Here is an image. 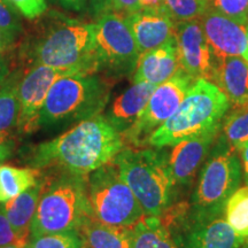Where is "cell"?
Listing matches in <instances>:
<instances>
[{
	"mask_svg": "<svg viewBox=\"0 0 248 248\" xmlns=\"http://www.w3.org/2000/svg\"><path fill=\"white\" fill-rule=\"evenodd\" d=\"M125 148V140L106 120L97 115L78 122L52 140L31 147V168H60L64 172L88 176L115 159Z\"/></svg>",
	"mask_w": 248,
	"mask_h": 248,
	"instance_id": "6da1fadb",
	"label": "cell"
},
{
	"mask_svg": "<svg viewBox=\"0 0 248 248\" xmlns=\"http://www.w3.org/2000/svg\"><path fill=\"white\" fill-rule=\"evenodd\" d=\"M23 54L32 66L42 64L85 75L97 74L95 24L49 12L23 46Z\"/></svg>",
	"mask_w": 248,
	"mask_h": 248,
	"instance_id": "7a4b0ae2",
	"label": "cell"
},
{
	"mask_svg": "<svg viewBox=\"0 0 248 248\" xmlns=\"http://www.w3.org/2000/svg\"><path fill=\"white\" fill-rule=\"evenodd\" d=\"M146 216L161 217L171 206L173 179L169 153L163 148H124L111 161Z\"/></svg>",
	"mask_w": 248,
	"mask_h": 248,
	"instance_id": "3957f363",
	"label": "cell"
},
{
	"mask_svg": "<svg viewBox=\"0 0 248 248\" xmlns=\"http://www.w3.org/2000/svg\"><path fill=\"white\" fill-rule=\"evenodd\" d=\"M230 101L210 80H194L176 113L152 133L147 145L164 148L173 146L222 124Z\"/></svg>",
	"mask_w": 248,
	"mask_h": 248,
	"instance_id": "277c9868",
	"label": "cell"
},
{
	"mask_svg": "<svg viewBox=\"0 0 248 248\" xmlns=\"http://www.w3.org/2000/svg\"><path fill=\"white\" fill-rule=\"evenodd\" d=\"M110 97V86L95 74H74L52 85L40 110L38 129L82 122L100 115Z\"/></svg>",
	"mask_w": 248,
	"mask_h": 248,
	"instance_id": "5b68a950",
	"label": "cell"
},
{
	"mask_svg": "<svg viewBox=\"0 0 248 248\" xmlns=\"http://www.w3.org/2000/svg\"><path fill=\"white\" fill-rule=\"evenodd\" d=\"M85 176L64 172L46 183L30 228V238L48 233L79 232L90 215Z\"/></svg>",
	"mask_w": 248,
	"mask_h": 248,
	"instance_id": "8992f818",
	"label": "cell"
},
{
	"mask_svg": "<svg viewBox=\"0 0 248 248\" xmlns=\"http://www.w3.org/2000/svg\"><path fill=\"white\" fill-rule=\"evenodd\" d=\"M243 177L241 161L221 133L201 169L188 213L194 217L224 213L226 201L239 187Z\"/></svg>",
	"mask_w": 248,
	"mask_h": 248,
	"instance_id": "52a82bcc",
	"label": "cell"
},
{
	"mask_svg": "<svg viewBox=\"0 0 248 248\" xmlns=\"http://www.w3.org/2000/svg\"><path fill=\"white\" fill-rule=\"evenodd\" d=\"M85 188L90 215L99 222L129 228L145 216L137 198L113 162L89 173Z\"/></svg>",
	"mask_w": 248,
	"mask_h": 248,
	"instance_id": "ba28073f",
	"label": "cell"
},
{
	"mask_svg": "<svg viewBox=\"0 0 248 248\" xmlns=\"http://www.w3.org/2000/svg\"><path fill=\"white\" fill-rule=\"evenodd\" d=\"M179 248H241L245 239L226 222L224 213L194 217L185 207L161 216Z\"/></svg>",
	"mask_w": 248,
	"mask_h": 248,
	"instance_id": "9c48e42d",
	"label": "cell"
},
{
	"mask_svg": "<svg viewBox=\"0 0 248 248\" xmlns=\"http://www.w3.org/2000/svg\"><path fill=\"white\" fill-rule=\"evenodd\" d=\"M94 24L99 71H105L110 77L135 73L140 53L124 17L109 12L97 18Z\"/></svg>",
	"mask_w": 248,
	"mask_h": 248,
	"instance_id": "30bf717a",
	"label": "cell"
},
{
	"mask_svg": "<svg viewBox=\"0 0 248 248\" xmlns=\"http://www.w3.org/2000/svg\"><path fill=\"white\" fill-rule=\"evenodd\" d=\"M193 83L194 79L181 69L171 78L157 85L138 120L123 135L124 140L135 147L147 145L152 133L176 113Z\"/></svg>",
	"mask_w": 248,
	"mask_h": 248,
	"instance_id": "8fae6325",
	"label": "cell"
},
{
	"mask_svg": "<svg viewBox=\"0 0 248 248\" xmlns=\"http://www.w3.org/2000/svg\"><path fill=\"white\" fill-rule=\"evenodd\" d=\"M75 73L48 66H32L23 74L18 86L20 115L16 130L21 135H30L38 130V119L52 85L61 77Z\"/></svg>",
	"mask_w": 248,
	"mask_h": 248,
	"instance_id": "7c38bea8",
	"label": "cell"
},
{
	"mask_svg": "<svg viewBox=\"0 0 248 248\" xmlns=\"http://www.w3.org/2000/svg\"><path fill=\"white\" fill-rule=\"evenodd\" d=\"M181 68L194 80H212L215 57L199 18L177 24L176 29Z\"/></svg>",
	"mask_w": 248,
	"mask_h": 248,
	"instance_id": "4fadbf2b",
	"label": "cell"
},
{
	"mask_svg": "<svg viewBox=\"0 0 248 248\" xmlns=\"http://www.w3.org/2000/svg\"><path fill=\"white\" fill-rule=\"evenodd\" d=\"M199 21L214 57L245 59L248 47L246 27L212 8H207Z\"/></svg>",
	"mask_w": 248,
	"mask_h": 248,
	"instance_id": "5bb4252c",
	"label": "cell"
},
{
	"mask_svg": "<svg viewBox=\"0 0 248 248\" xmlns=\"http://www.w3.org/2000/svg\"><path fill=\"white\" fill-rule=\"evenodd\" d=\"M124 20L131 30L140 54L159 47L176 37L177 23L164 6L156 9L140 8Z\"/></svg>",
	"mask_w": 248,
	"mask_h": 248,
	"instance_id": "9a60e30c",
	"label": "cell"
},
{
	"mask_svg": "<svg viewBox=\"0 0 248 248\" xmlns=\"http://www.w3.org/2000/svg\"><path fill=\"white\" fill-rule=\"evenodd\" d=\"M221 126L222 124L197 137L186 139L171 146L169 164L176 185H186L192 182L221 133Z\"/></svg>",
	"mask_w": 248,
	"mask_h": 248,
	"instance_id": "2e32d148",
	"label": "cell"
},
{
	"mask_svg": "<svg viewBox=\"0 0 248 248\" xmlns=\"http://www.w3.org/2000/svg\"><path fill=\"white\" fill-rule=\"evenodd\" d=\"M181 69L175 37L166 44L140 54L132 82H145L157 86L171 78Z\"/></svg>",
	"mask_w": 248,
	"mask_h": 248,
	"instance_id": "e0dca14e",
	"label": "cell"
},
{
	"mask_svg": "<svg viewBox=\"0 0 248 248\" xmlns=\"http://www.w3.org/2000/svg\"><path fill=\"white\" fill-rule=\"evenodd\" d=\"M155 88L150 83H133L111 102L105 114L106 120L123 136L138 120Z\"/></svg>",
	"mask_w": 248,
	"mask_h": 248,
	"instance_id": "ac0fdd59",
	"label": "cell"
},
{
	"mask_svg": "<svg viewBox=\"0 0 248 248\" xmlns=\"http://www.w3.org/2000/svg\"><path fill=\"white\" fill-rule=\"evenodd\" d=\"M234 107L248 104V61L241 57L215 59L212 80Z\"/></svg>",
	"mask_w": 248,
	"mask_h": 248,
	"instance_id": "d6986e66",
	"label": "cell"
},
{
	"mask_svg": "<svg viewBox=\"0 0 248 248\" xmlns=\"http://www.w3.org/2000/svg\"><path fill=\"white\" fill-rule=\"evenodd\" d=\"M45 185V179L39 178L35 185L23 193L2 203L9 223L21 238H30L31 223Z\"/></svg>",
	"mask_w": 248,
	"mask_h": 248,
	"instance_id": "ffe728a7",
	"label": "cell"
},
{
	"mask_svg": "<svg viewBox=\"0 0 248 248\" xmlns=\"http://www.w3.org/2000/svg\"><path fill=\"white\" fill-rule=\"evenodd\" d=\"M128 230L131 248H179L160 217L145 215Z\"/></svg>",
	"mask_w": 248,
	"mask_h": 248,
	"instance_id": "44dd1931",
	"label": "cell"
},
{
	"mask_svg": "<svg viewBox=\"0 0 248 248\" xmlns=\"http://www.w3.org/2000/svg\"><path fill=\"white\" fill-rule=\"evenodd\" d=\"M86 248H131L128 228L108 225L89 216L79 229Z\"/></svg>",
	"mask_w": 248,
	"mask_h": 248,
	"instance_id": "7402d4cb",
	"label": "cell"
},
{
	"mask_svg": "<svg viewBox=\"0 0 248 248\" xmlns=\"http://www.w3.org/2000/svg\"><path fill=\"white\" fill-rule=\"evenodd\" d=\"M22 76V69L11 71L0 88V135L2 136H8L9 132L17 126L20 115L18 86Z\"/></svg>",
	"mask_w": 248,
	"mask_h": 248,
	"instance_id": "603a6c76",
	"label": "cell"
},
{
	"mask_svg": "<svg viewBox=\"0 0 248 248\" xmlns=\"http://www.w3.org/2000/svg\"><path fill=\"white\" fill-rule=\"evenodd\" d=\"M40 170L0 164V203L17 197L38 182Z\"/></svg>",
	"mask_w": 248,
	"mask_h": 248,
	"instance_id": "cb8c5ba5",
	"label": "cell"
},
{
	"mask_svg": "<svg viewBox=\"0 0 248 248\" xmlns=\"http://www.w3.org/2000/svg\"><path fill=\"white\" fill-rule=\"evenodd\" d=\"M222 137L237 152L248 142V104L234 107L222 121Z\"/></svg>",
	"mask_w": 248,
	"mask_h": 248,
	"instance_id": "d4e9b609",
	"label": "cell"
},
{
	"mask_svg": "<svg viewBox=\"0 0 248 248\" xmlns=\"http://www.w3.org/2000/svg\"><path fill=\"white\" fill-rule=\"evenodd\" d=\"M226 222L241 238H248V183L238 187L224 207Z\"/></svg>",
	"mask_w": 248,
	"mask_h": 248,
	"instance_id": "484cf974",
	"label": "cell"
},
{
	"mask_svg": "<svg viewBox=\"0 0 248 248\" xmlns=\"http://www.w3.org/2000/svg\"><path fill=\"white\" fill-rule=\"evenodd\" d=\"M164 7L176 23L200 18L208 8L207 0H164Z\"/></svg>",
	"mask_w": 248,
	"mask_h": 248,
	"instance_id": "4316f807",
	"label": "cell"
},
{
	"mask_svg": "<svg viewBox=\"0 0 248 248\" xmlns=\"http://www.w3.org/2000/svg\"><path fill=\"white\" fill-rule=\"evenodd\" d=\"M26 248H86L82 234L77 231L48 233L29 238Z\"/></svg>",
	"mask_w": 248,
	"mask_h": 248,
	"instance_id": "83f0119b",
	"label": "cell"
},
{
	"mask_svg": "<svg viewBox=\"0 0 248 248\" xmlns=\"http://www.w3.org/2000/svg\"><path fill=\"white\" fill-rule=\"evenodd\" d=\"M208 8L247 27L248 0H208Z\"/></svg>",
	"mask_w": 248,
	"mask_h": 248,
	"instance_id": "f1b7e54d",
	"label": "cell"
},
{
	"mask_svg": "<svg viewBox=\"0 0 248 248\" xmlns=\"http://www.w3.org/2000/svg\"><path fill=\"white\" fill-rule=\"evenodd\" d=\"M21 15L11 0H0V28L16 38L23 30Z\"/></svg>",
	"mask_w": 248,
	"mask_h": 248,
	"instance_id": "f546056e",
	"label": "cell"
},
{
	"mask_svg": "<svg viewBox=\"0 0 248 248\" xmlns=\"http://www.w3.org/2000/svg\"><path fill=\"white\" fill-rule=\"evenodd\" d=\"M20 13L29 20L42 16L46 12V0H11Z\"/></svg>",
	"mask_w": 248,
	"mask_h": 248,
	"instance_id": "4dcf8cb0",
	"label": "cell"
},
{
	"mask_svg": "<svg viewBox=\"0 0 248 248\" xmlns=\"http://www.w3.org/2000/svg\"><path fill=\"white\" fill-rule=\"evenodd\" d=\"M23 239L18 235L9 223L4 210V204L0 203V247L7 246L17 240Z\"/></svg>",
	"mask_w": 248,
	"mask_h": 248,
	"instance_id": "1f68e13d",
	"label": "cell"
},
{
	"mask_svg": "<svg viewBox=\"0 0 248 248\" xmlns=\"http://www.w3.org/2000/svg\"><path fill=\"white\" fill-rule=\"evenodd\" d=\"M140 9V0H113L111 12L121 15L122 17L135 13Z\"/></svg>",
	"mask_w": 248,
	"mask_h": 248,
	"instance_id": "d6a6232c",
	"label": "cell"
},
{
	"mask_svg": "<svg viewBox=\"0 0 248 248\" xmlns=\"http://www.w3.org/2000/svg\"><path fill=\"white\" fill-rule=\"evenodd\" d=\"M89 9L95 18H99L101 15L111 12V2L113 0H88Z\"/></svg>",
	"mask_w": 248,
	"mask_h": 248,
	"instance_id": "836d02e7",
	"label": "cell"
},
{
	"mask_svg": "<svg viewBox=\"0 0 248 248\" xmlns=\"http://www.w3.org/2000/svg\"><path fill=\"white\" fill-rule=\"evenodd\" d=\"M14 151V142L8 136L0 135V162L12 156Z\"/></svg>",
	"mask_w": 248,
	"mask_h": 248,
	"instance_id": "e575fe53",
	"label": "cell"
},
{
	"mask_svg": "<svg viewBox=\"0 0 248 248\" xmlns=\"http://www.w3.org/2000/svg\"><path fill=\"white\" fill-rule=\"evenodd\" d=\"M16 37L0 28V53H6L14 45Z\"/></svg>",
	"mask_w": 248,
	"mask_h": 248,
	"instance_id": "d590c367",
	"label": "cell"
},
{
	"mask_svg": "<svg viewBox=\"0 0 248 248\" xmlns=\"http://www.w3.org/2000/svg\"><path fill=\"white\" fill-rule=\"evenodd\" d=\"M11 74V66H9V59L5 53H0V88L4 84L5 80Z\"/></svg>",
	"mask_w": 248,
	"mask_h": 248,
	"instance_id": "8d00e7d4",
	"label": "cell"
},
{
	"mask_svg": "<svg viewBox=\"0 0 248 248\" xmlns=\"http://www.w3.org/2000/svg\"><path fill=\"white\" fill-rule=\"evenodd\" d=\"M62 7L74 12H80L85 8L86 0H57Z\"/></svg>",
	"mask_w": 248,
	"mask_h": 248,
	"instance_id": "74e56055",
	"label": "cell"
},
{
	"mask_svg": "<svg viewBox=\"0 0 248 248\" xmlns=\"http://www.w3.org/2000/svg\"><path fill=\"white\" fill-rule=\"evenodd\" d=\"M241 155V166H243V171L245 175V178H246V182L248 183V142L245 144L243 147L239 148L238 151Z\"/></svg>",
	"mask_w": 248,
	"mask_h": 248,
	"instance_id": "f35d334b",
	"label": "cell"
},
{
	"mask_svg": "<svg viewBox=\"0 0 248 248\" xmlns=\"http://www.w3.org/2000/svg\"><path fill=\"white\" fill-rule=\"evenodd\" d=\"M164 6V0H140V8L156 9Z\"/></svg>",
	"mask_w": 248,
	"mask_h": 248,
	"instance_id": "ab89813d",
	"label": "cell"
},
{
	"mask_svg": "<svg viewBox=\"0 0 248 248\" xmlns=\"http://www.w3.org/2000/svg\"><path fill=\"white\" fill-rule=\"evenodd\" d=\"M28 241H29V238H23V239L17 240L16 243H13L11 245H7V246L0 247V248H26L28 245Z\"/></svg>",
	"mask_w": 248,
	"mask_h": 248,
	"instance_id": "60d3db41",
	"label": "cell"
},
{
	"mask_svg": "<svg viewBox=\"0 0 248 248\" xmlns=\"http://www.w3.org/2000/svg\"><path fill=\"white\" fill-rule=\"evenodd\" d=\"M246 32H247V44H248V24L246 27ZM245 60L248 61V47H247V53H246V57H245Z\"/></svg>",
	"mask_w": 248,
	"mask_h": 248,
	"instance_id": "b9f144b4",
	"label": "cell"
},
{
	"mask_svg": "<svg viewBox=\"0 0 248 248\" xmlns=\"http://www.w3.org/2000/svg\"><path fill=\"white\" fill-rule=\"evenodd\" d=\"M241 248H248V244L245 243V241H244V245H243V246H241Z\"/></svg>",
	"mask_w": 248,
	"mask_h": 248,
	"instance_id": "7bdbcfd3",
	"label": "cell"
},
{
	"mask_svg": "<svg viewBox=\"0 0 248 248\" xmlns=\"http://www.w3.org/2000/svg\"><path fill=\"white\" fill-rule=\"evenodd\" d=\"M245 241H246V243H248V238H246V239H245Z\"/></svg>",
	"mask_w": 248,
	"mask_h": 248,
	"instance_id": "ee69618b",
	"label": "cell"
},
{
	"mask_svg": "<svg viewBox=\"0 0 248 248\" xmlns=\"http://www.w3.org/2000/svg\"><path fill=\"white\" fill-rule=\"evenodd\" d=\"M207 1H208V0H207Z\"/></svg>",
	"mask_w": 248,
	"mask_h": 248,
	"instance_id": "f6af8a7d",
	"label": "cell"
}]
</instances>
